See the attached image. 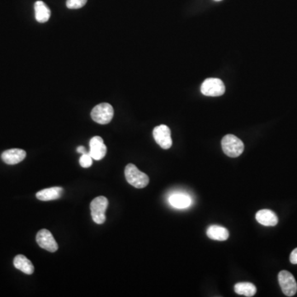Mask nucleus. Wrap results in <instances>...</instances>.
<instances>
[{"instance_id":"17","label":"nucleus","mask_w":297,"mask_h":297,"mask_svg":"<svg viewBox=\"0 0 297 297\" xmlns=\"http://www.w3.org/2000/svg\"><path fill=\"white\" fill-rule=\"evenodd\" d=\"M235 292L238 295L252 297L256 294L257 288L250 282H239L237 284H235Z\"/></svg>"},{"instance_id":"11","label":"nucleus","mask_w":297,"mask_h":297,"mask_svg":"<svg viewBox=\"0 0 297 297\" xmlns=\"http://www.w3.org/2000/svg\"><path fill=\"white\" fill-rule=\"evenodd\" d=\"M256 220L259 224L265 226H275L278 223V217L273 211L263 209L256 214Z\"/></svg>"},{"instance_id":"12","label":"nucleus","mask_w":297,"mask_h":297,"mask_svg":"<svg viewBox=\"0 0 297 297\" xmlns=\"http://www.w3.org/2000/svg\"><path fill=\"white\" fill-rule=\"evenodd\" d=\"M169 201L173 207L177 209L188 208L192 205V199L185 193H173L169 198Z\"/></svg>"},{"instance_id":"19","label":"nucleus","mask_w":297,"mask_h":297,"mask_svg":"<svg viewBox=\"0 0 297 297\" xmlns=\"http://www.w3.org/2000/svg\"><path fill=\"white\" fill-rule=\"evenodd\" d=\"M79 164H80L81 167L85 168V169L91 167L92 164H93V158L89 153L82 154V156L79 159Z\"/></svg>"},{"instance_id":"9","label":"nucleus","mask_w":297,"mask_h":297,"mask_svg":"<svg viewBox=\"0 0 297 297\" xmlns=\"http://www.w3.org/2000/svg\"><path fill=\"white\" fill-rule=\"evenodd\" d=\"M89 154L91 155L93 159L95 160H101L107 154V146L103 142L102 137L100 136L93 137L89 142Z\"/></svg>"},{"instance_id":"1","label":"nucleus","mask_w":297,"mask_h":297,"mask_svg":"<svg viewBox=\"0 0 297 297\" xmlns=\"http://www.w3.org/2000/svg\"><path fill=\"white\" fill-rule=\"evenodd\" d=\"M125 176L128 183L136 188H144L149 182L148 175L139 170L136 165L129 164L125 169Z\"/></svg>"},{"instance_id":"2","label":"nucleus","mask_w":297,"mask_h":297,"mask_svg":"<svg viewBox=\"0 0 297 297\" xmlns=\"http://www.w3.org/2000/svg\"><path fill=\"white\" fill-rule=\"evenodd\" d=\"M222 149L227 156L236 158L242 154L245 149V145L240 139L234 135H226L222 139Z\"/></svg>"},{"instance_id":"13","label":"nucleus","mask_w":297,"mask_h":297,"mask_svg":"<svg viewBox=\"0 0 297 297\" xmlns=\"http://www.w3.org/2000/svg\"><path fill=\"white\" fill-rule=\"evenodd\" d=\"M63 189L60 187H53V188H46L40 191L37 193V198L40 201H52L61 198Z\"/></svg>"},{"instance_id":"18","label":"nucleus","mask_w":297,"mask_h":297,"mask_svg":"<svg viewBox=\"0 0 297 297\" xmlns=\"http://www.w3.org/2000/svg\"><path fill=\"white\" fill-rule=\"evenodd\" d=\"M88 0H67L66 6L70 9H78L83 8L87 3Z\"/></svg>"},{"instance_id":"15","label":"nucleus","mask_w":297,"mask_h":297,"mask_svg":"<svg viewBox=\"0 0 297 297\" xmlns=\"http://www.w3.org/2000/svg\"><path fill=\"white\" fill-rule=\"evenodd\" d=\"M206 235L211 240L224 241L228 240L229 233L228 229L220 225H211L206 230Z\"/></svg>"},{"instance_id":"14","label":"nucleus","mask_w":297,"mask_h":297,"mask_svg":"<svg viewBox=\"0 0 297 297\" xmlns=\"http://www.w3.org/2000/svg\"><path fill=\"white\" fill-rule=\"evenodd\" d=\"M13 265L26 275H31L34 272V266L31 261L25 256L19 254L13 259Z\"/></svg>"},{"instance_id":"16","label":"nucleus","mask_w":297,"mask_h":297,"mask_svg":"<svg viewBox=\"0 0 297 297\" xmlns=\"http://www.w3.org/2000/svg\"><path fill=\"white\" fill-rule=\"evenodd\" d=\"M35 17L37 22L41 24L47 23L50 17V10L48 8V6L42 2V1H37L35 3Z\"/></svg>"},{"instance_id":"6","label":"nucleus","mask_w":297,"mask_h":297,"mask_svg":"<svg viewBox=\"0 0 297 297\" xmlns=\"http://www.w3.org/2000/svg\"><path fill=\"white\" fill-rule=\"evenodd\" d=\"M278 282L284 295L287 297H293L297 292V283L294 276L288 271L280 272Z\"/></svg>"},{"instance_id":"21","label":"nucleus","mask_w":297,"mask_h":297,"mask_svg":"<svg viewBox=\"0 0 297 297\" xmlns=\"http://www.w3.org/2000/svg\"><path fill=\"white\" fill-rule=\"evenodd\" d=\"M77 152L80 153V154H86L88 152L86 151V148H84V146H79L77 148Z\"/></svg>"},{"instance_id":"4","label":"nucleus","mask_w":297,"mask_h":297,"mask_svg":"<svg viewBox=\"0 0 297 297\" xmlns=\"http://www.w3.org/2000/svg\"><path fill=\"white\" fill-rule=\"evenodd\" d=\"M114 116V110L112 105L107 102L97 105L92 110L91 118L95 123L106 125L112 120Z\"/></svg>"},{"instance_id":"22","label":"nucleus","mask_w":297,"mask_h":297,"mask_svg":"<svg viewBox=\"0 0 297 297\" xmlns=\"http://www.w3.org/2000/svg\"><path fill=\"white\" fill-rule=\"evenodd\" d=\"M216 1H222V0H216Z\"/></svg>"},{"instance_id":"20","label":"nucleus","mask_w":297,"mask_h":297,"mask_svg":"<svg viewBox=\"0 0 297 297\" xmlns=\"http://www.w3.org/2000/svg\"><path fill=\"white\" fill-rule=\"evenodd\" d=\"M290 261L292 264H297V248L292 251L290 256Z\"/></svg>"},{"instance_id":"7","label":"nucleus","mask_w":297,"mask_h":297,"mask_svg":"<svg viewBox=\"0 0 297 297\" xmlns=\"http://www.w3.org/2000/svg\"><path fill=\"white\" fill-rule=\"evenodd\" d=\"M154 141L162 148L168 149L171 148L173 145L171 138V131L167 125H160L154 128L153 130Z\"/></svg>"},{"instance_id":"5","label":"nucleus","mask_w":297,"mask_h":297,"mask_svg":"<svg viewBox=\"0 0 297 297\" xmlns=\"http://www.w3.org/2000/svg\"><path fill=\"white\" fill-rule=\"evenodd\" d=\"M201 92L205 96H222L225 92V87L222 79L210 78L204 81L201 84Z\"/></svg>"},{"instance_id":"3","label":"nucleus","mask_w":297,"mask_h":297,"mask_svg":"<svg viewBox=\"0 0 297 297\" xmlns=\"http://www.w3.org/2000/svg\"><path fill=\"white\" fill-rule=\"evenodd\" d=\"M108 206V200L103 196L94 198L90 203L92 218L96 224H102L106 221V211Z\"/></svg>"},{"instance_id":"10","label":"nucleus","mask_w":297,"mask_h":297,"mask_svg":"<svg viewBox=\"0 0 297 297\" xmlns=\"http://www.w3.org/2000/svg\"><path fill=\"white\" fill-rule=\"evenodd\" d=\"M26 156V153L21 148H10L3 152L1 158L3 161L7 164L14 165L23 161Z\"/></svg>"},{"instance_id":"8","label":"nucleus","mask_w":297,"mask_h":297,"mask_svg":"<svg viewBox=\"0 0 297 297\" xmlns=\"http://www.w3.org/2000/svg\"><path fill=\"white\" fill-rule=\"evenodd\" d=\"M36 240H37V245H39L40 247L43 249H46L51 253H55V251H57V243L53 237L52 234L50 232L48 229H41L39 232L37 233Z\"/></svg>"}]
</instances>
